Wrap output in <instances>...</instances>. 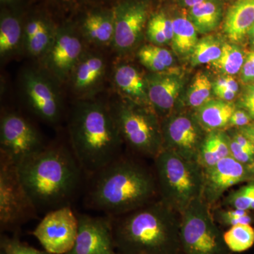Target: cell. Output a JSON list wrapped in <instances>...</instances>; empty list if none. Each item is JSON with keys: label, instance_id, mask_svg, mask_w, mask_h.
Segmentation results:
<instances>
[{"label": "cell", "instance_id": "cell-1", "mask_svg": "<svg viewBox=\"0 0 254 254\" xmlns=\"http://www.w3.org/2000/svg\"><path fill=\"white\" fill-rule=\"evenodd\" d=\"M18 178L38 210L68 205L83 172L72 152L62 146L45 147L16 165Z\"/></svg>", "mask_w": 254, "mask_h": 254}, {"label": "cell", "instance_id": "cell-2", "mask_svg": "<svg viewBox=\"0 0 254 254\" xmlns=\"http://www.w3.org/2000/svg\"><path fill=\"white\" fill-rule=\"evenodd\" d=\"M114 241L122 254H181V215L160 199L113 218Z\"/></svg>", "mask_w": 254, "mask_h": 254}, {"label": "cell", "instance_id": "cell-3", "mask_svg": "<svg viewBox=\"0 0 254 254\" xmlns=\"http://www.w3.org/2000/svg\"><path fill=\"white\" fill-rule=\"evenodd\" d=\"M88 203L110 216H120L155 201L156 177L143 165L119 158L95 174Z\"/></svg>", "mask_w": 254, "mask_h": 254}, {"label": "cell", "instance_id": "cell-4", "mask_svg": "<svg viewBox=\"0 0 254 254\" xmlns=\"http://www.w3.org/2000/svg\"><path fill=\"white\" fill-rule=\"evenodd\" d=\"M68 131L72 153L83 172L94 175L120 158L123 141L104 103L91 98L76 103Z\"/></svg>", "mask_w": 254, "mask_h": 254}, {"label": "cell", "instance_id": "cell-5", "mask_svg": "<svg viewBox=\"0 0 254 254\" xmlns=\"http://www.w3.org/2000/svg\"><path fill=\"white\" fill-rule=\"evenodd\" d=\"M154 160L160 199L181 215L202 198L203 169L198 162L168 150H162Z\"/></svg>", "mask_w": 254, "mask_h": 254}, {"label": "cell", "instance_id": "cell-6", "mask_svg": "<svg viewBox=\"0 0 254 254\" xmlns=\"http://www.w3.org/2000/svg\"><path fill=\"white\" fill-rule=\"evenodd\" d=\"M109 107L122 139L134 151L154 159L163 150V133L148 107L131 102Z\"/></svg>", "mask_w": 254, "mask_h": 254}, {"label": "cell", "instance_id": "cell-7", "mask_svg": "<svg viewBox=\"0 0 254 254\" xmlns=\"http://www.w3.org/2000/svg\"><path fill=\"white\" fill-rule=\"evenodd\" d=\"M210 208L200 198L181 214L182 254H230Z\"/></svg>", "mask_w": 254, "mask_h": 254}, {"label": "cell", "instance_id": "cell-8", "mask_svg": "<svg viewBox=\"0 0 254 254\" xmlns=\"http://www.w3.org/2000/svg\"><path fill=\"white\" fill-rule=\"evenodd\" d=\"M41 135L26 119L5 113L0 123L1 158L16 166L45 148Z\"/></svg>", "mask_w": 254, "mask_h": 254}, {"label": "cell", "instance_id": "cell-9", "mask_svg": "<svg viewBox=\"0 0 254 254\" xmlns=\"http://www.w3.org/2000/svg\"><path fill=\"white\" fill-rule=\"evenodd\" d=\"M18 178L16 167L0 158V225L10 229L21 225L36 215Z\"/></svg>", "mask_w": 254, "mask_h": 254}, {"label": "cell", "instance_id": "cell-10", "mask_svg": "<svg viewBox=\"0 0 254 254\" xmlns=\"http://www.w3.org/2000/svg\"><path fill=\"white\" fill-rule=\"evenodd\" d=\"M78 216L69 205L48 212L33 235L45 251L51 254H66L72 250L77 237Z\"/></svg>", "mask_w": 254, "mask_h": 254}, {"label": "cell", "instance_id": "cell-11", "mask_svg": "<svg viewBox=\"0 0 254 254\" xmlns=\"http://www.w3.org/2000/svg\"><path fill=\"white\" fill-rule=\"evenodd\" d=\"M54 79L49 73L33 68L25 70L21 76V86L28 106L36 116L50 124L60 121L63 109Z\"/></svg>", "mask_w": 254, "mask_h": 254}, {"label": "cell", "instance_id": "cell-12", "mask_svg": "<svg viewBox=\"0 0 254 254\" xmlns=\"http://www.w3.org/2000/svg\"><path fill=\"white\" fill-rule=\"evenodd\" d=\"M83 40L71 28L57 30L48 53L42 58L47 73L56 81L70 80L75 66L84 54Z\"/></svg>", "mask_w": 254, "mask_h": 254}, {"label": "cell", "instance_id": "cell-13", "mask_svg": "<svg viewBox=\"0 0 254 254\" xmlns=\"http://www.w3.org/2000/svg\"><path fill=\"white\" fill-rule=\"evenodd\" d=\"M254 181V166L246 165L227 157L210 168L203 169L202 198L211 208L232 187Z\"/></svg>", "mask_w": 254, "mask_h": 254}, {"label": "cell", "instance_id": "cell-14", "mask_svg": "<svg viewBox=\"0 0 254 254\" xmlns=\"http://www.w3.org/2000/svg\"><path fill=\"white\" fill-rule=\"evenodd\" d=\"M77 237L66 254H115L113 217L77 215Z\"/></svg>", "mask_w": 254, "mask_h": 254}, {"label": "cell", "instance_id": "cell-15", "mask_svg": "<svg viewBox=\"0 0 254 254\" xmlns=\"http://www.w3.org/2000/svg\"><path fill=\"white\" fill-rule=\"evenodd\" d=\"M199 123L186 115L169 119L163 128V149L170 150L187 160L196 161L202 143Z\"/></svg>", "mask_w": 254, "mask_h": 254}, {"label": "cell", "instance_id": "cell-16", "mask_svg": "<svg viewBox=\"0 0 254 254\" xmlns=\"http://www.w3.org/2000/svg\"><path fill=\"white\" fill-rule=\"evenodd\" d=\"M148 7L141 1L125 3L116 9L113 46L119 53H125L136 46L148 20Z\"/></svg>", "mask_w": 254, "mask_h": 254}, {"label": "cell", "instance_id": "cell-17", "mask_svg": "<svg viewBox=\"0 0 254 254\" xmlns=\"http://www.w3.org/2000/svg\"><path fill=\"white\" fill-rule=\"evenodd\" d=\"M106 69V62L103 55L85 52L70 78L73 91L81 95L82 98H89L88 95L99 89Z\"/></svg>", "mask_w": 254, "mask_h": 254}, {"label": "cell", "instance_id": "cell-18", "mask_svg": "<svg viewBox=\"0 0 254 254\" xmlns=\"http://www.w3.org/2000/svg\"><path fill=\"white\" fill-rule=\"evenodd\" d=\"M114 84L118 91L135 104L150 106L146 78L136 68L127 64L117 65L113 72Z\"/></svg>", "mask_w": 254, "mask_h": 254}, {"label": "cell", "instance_id": "cell-19", "mask_svg": "<svg viewBox=\"0 0 254 254\" xmlns=\"http://www.w3.org/2000/svg\"><path fill=\"white\" fill-rule=\"evenodd\" d=\"M149 105L153 110L160 112L173 109L182 83L173 76L155 73L146 78Z\"/></svg>", "mask_w": 254, "mask_h": 254}, {"label": "cell", "instance_id": "cell-20", "mask_svg": "<svg viewBox=\"0 0 254 254\" xmlns=\"http://www.w3.org/2000/svg\"><path fill=\"white\" fill-rule=\"evenodd\" d=\"M254 23V0H236L227 10L223 30L232 42H240Z\"/></svg>", "mask_w": 254, "mask_h": 254}, {"label": "cell", "instance_id": "cell-21", "mask_svg": "<svg viewBox=\"0 0 254 254\" xmlns=\"http://www.w3.org/2000/svg\"><path fill=\"white\" fill-rule=\"evenodd\" d=\"M55 33L44 20L32 19L23 31V48L31 56L42 59L53 44Z\"/></svg>", "mask_w": 254, "mask_h": 254}, {"label": "cell", "instance_id": "cell-22", "mask_svg": "<svg viewBox=\"0 0 254 254\" xmlns=\"http://www.w3.org/2000/svg\"><path fill=\"white\" fill-rule=\"evenodd\" d=\"M236 107L232 102L222 100H209L197 110L195 119L206 131H212L228 127Z\"/></svg>", "mask_w": 254, "mask_h": 254}, {"label": "cell", "instance_id": "cell-23", "mask_svg": "<svg viewBox=\"0 0 254 254\" xmlns=\"http://www.w3.org/2000/svg\"><path fill=\"white\" fill-rule=\"evenodd\" d=\"M85 39L98 46L113 45L115 36V16L103 13L88 15L83 23Z\"/></svg>", "mask_w": 254, "mask_h": 254}, {"label": "cell", "instance_id": "cell-24", "mask_svg": "<svg viewBox=\"0 0 254 254\" xmlns=\"http://www.w3.org/2000/svg\"><path fill=\"white\" fill-rule=\"evenodd\" d=\"M231 156L229 136L223 131H209L205 137L198 155V164L202 168L213 166L222 159Z\"/></svg>", "mask_w": 254, "mask_h": 254}, {"label": "cell", "instance_id": "cell-25", "mask_svg": "<svg viewBox=\"0 0 254 254\" xmlns=\"http://www.w3.org/2000/svg\"><path fill=\"white\" fill-rule=\"evenodd\" d=\"M23 47V31L21 23L14 16H5L0 23V55L7 59L17 54Z\"/></svg>", "mask_w": 254, "mask_h": 254}, {"label": "cell", "instance_id": "cell-26", "mask_svg": "<svg viewBox=\"0 0 254 254\" xmlns=\"http://www.w3.org/2000/svg\"><path fill=\"white\" fill-rule=\"evenodd\" d=\"M220 17V8L216 3L210 0H205L190 8V20L200 33H209L215 29Z\"/></svg>", "mask_w": 254, "mask_h": 254}, {"label": "cell", "instance_id": "cell-27", "mask_svg": "<svg viewBox=\"0 0 254 254\" xmlns=\"http://www.w3.org/2000/svg\"><path fill=\"white\" fill-rule=\"evenodd\" d=\"M173 48L177 54L191 53L198 43L197 30L193 23L185 17H178L173 21Z\"/></svg>", "mask_w": 254, "mask_h": 254}, {"label": "cell", "instance_id": "cell-28", "mask_svg": "<svg viewBox=\"0 0 254 254\" xmlns=\"http://www.w3.org/2000/svg\"><path fill=\"white\" fill-rule=\"evenodd\" d=\"M223 237L230 252L241 253L253 247L254 228L252 225H235L223 233Z\"/></svg>", "mask_w": 254, "mask_h": 254}, {"label": "cell", "instance_id": "cell-29", "mask_svg": "<svg viewBox=\"0 0 254 254\" xmlns=\"http://www.w3.org/2000/svg\"><path fill=\"white\" fill-rule=\"evenodd\" d=\"M244 63L245 58L242 50L236 46L225 43L221 55L212 65L217 71L232 76L240 72Z\"/></svg>", "mask_w": 254, "mask_h": 254}, {"label": "cell", "instance_id": "cell-30", "mask_svg": "<svg viewBox=\"0 0 254 254\" xmlns=\"http://www.w3.org/2000/svg\"><path fill=\"white\" fill-rule=\"evenodd\" d=\"M223 46V45H222ZM222 46L217 38L206 36L198 41L191 53L193 66L213 63L220 58Z\"/></svg>", "mask_w": 254, "mask_h": 254}, {"label": "cell", "instance_id": "cell-31", "mask_svg": "<svg viewBox=\"0 0 254 254\" xmlns=\"http://www.w3.org/2000/svg\"><path fill=\"white\" fill-rule=\"evenodd\" d=\"M212 83L208 76L203 73L195 75L188 92L187 101L190 106L199 108L208 102L211 91Z\"/></svg>", "mask_w": 254, "mask_h": 254}, {"label": "cell", "instance_id": "cell-32", "mask_svg": "<svg viewBox=\"0 0 254 254\" xmlns=\"http://www.w3.org/2000/svg\"><path fill=\"white\" fill-rule=\"evenodd\" d=\"M225 204L233 209L254 210V181L230 193Z\"/></svg>", "mask_w": 254, "mask_h": 254}, {"label": "cell", "instance_id": "cell-33", "mask_svg": "<svg viewBox=\"0 0 254 254\" xmlns=\"http://www.w3.org/2000/svg\"><path fill=\"white\" fill-rule=\"evenodd\" d=\"M138 58L140 63L150 71H153L155 73H163L164 71L168 69L167 66H165L155 56L150 50L148 46H144L142 47L139 51L138 52Z\"/></svg>", "mask_w": 254, "mask_h": 254}, {"label": "cell", "instance_id": "cell-34", "mask_svg": "<svg viewBox=\"0 0 254 254\" xmlns=\"http://www.w3.org/2000/svg\"><path fill=\"white\" fill-rule=\"evenodd\" d=\"M229 142H230V153L232 158L246 165L254 166V155L244 149L240 144L232 139L230 136H229Z\"/></svg>", "mask_w": 254, "mask_h": 254}, {"label": "cell", "instance_id": "cell-35", "mask_svg": "<svg viewBox=\"0 0 254 254\" xmlns=\"http://www.w3.org/2000/svg\"><path fill=\"white\" fill-rule=\"evenodd\" d=\"M241 109H243L250 115L254 121V86L248 85L245 87L239 100Z\"/></svg>", "mask_w": 254, "mask_h": 254}, {"label": "cell", "instance_id": "cell-36", "mask_svg": "<svg viewBox=\"0 0 254 254\" xmlns=\"http://www.w3.org/2000/svg\"><path fill=\"white\" fill-rule=\"evenodd\" d=\"M152 20L157 26L160 28L164 33L168 42L172 41L173 38V21L167 17L166 15L163 12L158 13L152 16Z\"/></svg>", "mask_w": 254, "mask_h": 254}, {"label": "cell", "instance_id": "cell-37", "mask_svg": "<svg viewBox=\"0 0 254 254\" xmlns=\"http://www.w3.org/2000/svg\"><path fill=\"white\" fill-rule=\"evenodd\" d=\"M147 36L152 43L159 46L168 42L163 32L151 18L148 21L147 26Z\"/></svg>", "mask_w": 254, "mask_h": 254}, {"label": "cell", "instance_id": "cell-38", "mask_svg": "<svg viewBox=\"0 0 254 254\" xmlns=\"http://www.w3.org/2000/svg\"><path fill=\"white\" fill-rule=\"evenodd\" d=\"M253 121L254 120L251 118L250 115L245 110L236 109L232 114L228 127H235V128H240L250 125Z\"/></svg>", "mask_w": 254, "mask_h": 254}, {"label": "cell", "instance_id": "cell-39", "mask_svg": "<svg viewBox=\"0 0 254 254\" xmlns=\"http://www.w3.org/2000/svg\"><path fill=\"white\" fill-rule=\"evenodd\" d=\"M147 46H148L150 51L165 66L170 68V66L173 64V55H172L171 53H170L168 50L161 48V47L156 46V45H148Z\"/></svg>", "mask_w": 254, "mask_h": 254}, {"label": "cell", "instance_id": "cell-40", "mask_svg": "<svg viewBox=\"0 0 254 254\" xmlns=\"http://www.w3.org/2000/svg\"><path fill=\"white\" fill-rule=\"evenodd\" d=\"M242 80L244 83L254 81V52L247 56L242 68Z\"/></svg>", "mask_w": 254, "mask_h": 254}, {"label": "cell", "instance_id": "cell-41", "mask_svg": "<svg viewBox=\"0 0 254 254\" xmlns=\"http://www.w3.org/2000/svg\"><path fill=\"white\" fill-rule=\"evenodd\" d=\"M11 245L13 254H51L46 251L42 252L33 247L23 245L19 241L16 240H11Z\"/></svg>", "mask_w": 254, "mask_h": 254}, {"label": "cell", "instance_id": "cell-42", "mask_svg": "<svg viewBox=\"0 0 254 254\" xmlns=\"http://www.w3.org/2000/svg\"><path fill=\"white\" fill-rule=\"evenodd\" d=\"M232 139L237 142L240 144L244 149L250 152L252 154L254 155V145L250 140L247 137H246L243 133H241L239 129L234 132L231 136H230Z\"/></svg>", "mask_w": 254, "mask_h": 254}, {"label": "cell", "instance_id": "cell-43", "mask_svg": "<svg viewBox=\"0 0 254 254\" xmlns=\"http://www.w3.org/2000/svg\"><path fill=\"white\" fill-rule=\"evenodd\" d=\"M215 95L220 98V100H225V101L231 102L236 96L237 93L232 91L231 90L227 88V87L221 88V89L217 90L214 91Z\"/></svg>", "mask_w": 254, "mask_h": 254}, {"label": "cell", "instance_id": "cell-44", "mask_svg": "<svg viewBox=\"0 0 254 254\" xmlns=\"http://www.w3.org/2000/svg\"><path fill=\"white\" fill-rule=\"evenodd\" d=\"M241 133H243L246 137L250 140V141L254 145V121L247 126L237 128Z\"/></svg>", "mask_w": 254, "mask_h": 254}, {"label": "cell", "instance_id": "cell-45", "mask_svg": "<svg viewBox=\"0 0 254 254\" xmlns=\"http://www.w3.org/2000/svg\"><path fill=\"white\" fill-rule=\"evenodd\" d=\"M0 254H13L11 240L6 238H1Z\"/></svg>", "mask_w": 254, "mask_h": 254}, {"label": "cell", "instance_id": "cell-46", "mask_svg": "<svg viewBox=\"0 0 254 254\" xmlns=\"http://www.w3.org/2000/svg\"><path fill=\"white\" fill-rule=\"evenodd\" d=\"M227 88L236 93L239 91L238 83L230 75L227 76Z\"/></svg>", "mask_w": 254, "mask_h": 254}, {"label": "cell", "instance_id": "cell-47", "mask_svg": "<svg viewBox=\"0 0 254 254\" xmlns=\"http://www.w3.org/2000/svg\"><path fill=\"white\" fill-rule=\"evenodd\" d=\"M227 87V76H222L217 79L213 86L214 91Z\"/></svg>", "mask_w": 254, "mask_h": 254}, {"label": "cell", "instance_id": "cell-48", "mask_svg": "<svg viewBox=\"0 0 254 254\" xmlns=\"http://www.w3.org/2000/svg\"><path fill=\"white\" fill-rule=\"evenodd\" d=\"M180 2L184 6H187V7L191 8L195 5L200 4L203 2L205 0H179Z\"/></svg>", "mask_w": 254, "mask_h": 254}, {"label": "cell", "instance_id": "cell-49", "mask_svg": "<svg viewBox=\"0 0 254 254\" xmlns=\"http://www.w3.org/2000/svg\"><path fill=\"white\" fill-rule=\"evenodd\" d=\"M248 34L250 35L251 42L252 44L254 45V23L252 27L251 28L250 31H249Z\"/></svg>", "mask_w": 254, "mask_h": 254}, {"label": "cell", "instance_id": "cell-50", "mask_svg": "<svg viewBox=\"0 0 254 254\" xmlns=\"http://www.w3.org/2000/svg\"><path fill=\"white\" fill-rule=\"evenodd\" d=\"M63 1H69V2H71V1H79V0H63Z\"/></svg>", "mask_w": 254, "mask_h": 254}, {"label": "cell", "instance_id": "cell-51", "mask_svg": "<svg viewBox=\"0 0 254 254\" xmlns=\"http://www.w3.org/2000/svg\"><path fill=\"white\" fill-rule=\"evenodd\" d=\"M120 254V253H118V252H116V254Z\"/></svg>", "mask_w": 254, "mask_h": 254}, {"label": "cell", "instance_id": "cell-52", "mask_svg": "<svg viewBox=\"0 0 254 254\" xmlns=\"http://www.w3.org/2000/svg\"></svg>", "mask_w": 254, "mask_h": 254}]
</instances>
